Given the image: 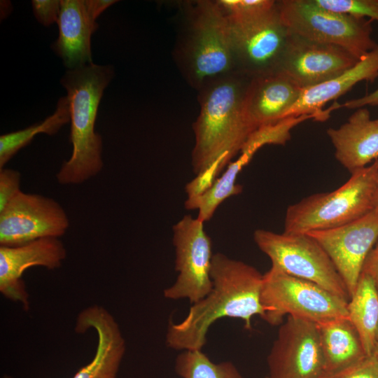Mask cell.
Returning a JSON list of instances; mask_svg holds the SVG:
<instances>
[{
	"label": "cell",
	"mask_w": 378,
	"mask_h": 378,
	"mask_svg": "<svg viewBox=\"0 0 378 378\" xmlns=\"http://www.w3.org/2000/svg\"><path fill=\"white\" fill-rule=\"evenodd\" d=\"M260 300L262 319L271 326H280L285 316L316 323L348 317L349 300L273 267L263 274Z\"/></svg>",
	"instance_id": "7"
},
{
	"label": "cell",
	"mask_w": 378,
	"mask_h": 378,
	"mask_svg": "<svg viewBox=\"0 0 378 378\" xmlns=\"http://www.w3.org/2000/svg\"><path fill=\"white\" fill-rule=\"evenodd\" d=\"M314 1L327 10L378 21V0H314Z\"/></svg>",
	"instance_id": "26"
},
{
	"label": "cell",
	"mask_w": 378,
	"mask_h": 378,
	"mask_svg": "<svg viewBox=\"0 0 378 378\" xmlns=\"http://www.w3.org/2000/svg\"><path fill=\"white\" fill-rule=\"evenodd\" d=\"M265 378H269L267 376Z\"/></svg>",
	"instance_id": "38"
},
{
	"label": "cell",
	"mask_w": 378,
	"mask_h": 378,
	"mask_svg": "<svg viewBox=\"0 0 378 378\" xmlns=\"http://www.w3.org/2000/svg\"><path fill=\"white\" fill-rule=\"evenodd\" d=\"M31 6L36 19L43 26L49 27L57 22L60 0H32Z\"/></svg>",
	"instance_id": "30"
},
{
	"label": "cell",
	"mask_w": 378,
	"mask_h": 378,
	"mask_svg": "<svg viewBox=\"0 0 378 378\" xmlns=\"http://www.w3.org/2000/svg\"><path fill=\"white\" fill-rule=\"evenodd\" d=\"M374 209L378 211V176L377 179L376 188L374 196Z\"/></svg>",
	"instance_id": "34"
},
{
	"label": "cell",
	"mask_w": 378,
	"mask_h": 378,
	"mask_svg": "<svg viewBox=\"0 0 378 378\" xmlns=\"http://www.w3.org/2000/svg\"><path fill=\"white\" fill-rule=\"evenodd\" d=\"M378 105V88L372 92L362 97L354 99L346 102L342 106L349 109H357L365 106Z\"/></svg>",
	"instance_id": "32"
},
{
	"label": "cell",
	"mask_w": 378,
	"mask_h": 378,
	"mask_svg": "<svg viewBox=\"0 0 378 378\" xmlns=\"http://www.w3.org/2000/svg\"><path fill=\"white\" fill-rule=\"evenodd\" d=\"M309 119L317 120L314 115H302L260 126L248 136L241 148L240 155L237 160L230 163V167L239 174L262 146L267 144L285 145L291 138V130Z\"/></svg>",
	"instance_id": "24"
},
{
	"label": "cell",
	"mask_w": 378,
	"mask_h": 378,
	"mask_svg": "<svg viewBox=\"0 0 378 378\" xmlns=\"http://www.w3.org/2000/svg\"><path fill=\"white\" fill-rule=\"evenodd\" d=\"M183 8L173 55L185 80L199 90L234 71L230 24L217 1H188Z\"/></svg>",
	"instance_id": "4"
},
{
	"label": "cell",
	"mask_w": 378,
	"mask_h": 378,
	"mask_svg": "<svg viewBox=\"0 0 378 378\" xmlns=\"http://www.w3.org/2000/svg\"><path fill=\"white\" fill-rule=\"evenodd\" d=\"M372 355L376 358L378 361V342L375 344Z\"/></svg>",
	"instance_id": "35"
},
{
	"label": "cell",
	"mask_w": 378,
	"mask_h": 378,
	"mask_svg": "<svg viewBox=\"0 0 378 378\" xmlns=\"http://www.w3.org/2000/svg\"><path fill=\"white\" fill-rule=\"evenodd\" d=\"M347 311L366 354L372 355L377 343L378 291L372 279L364 272H361L355 291L348 301Z\"/></svg>",
	"instance_id": "22"
},
{
	"label": "cell",
	"mask_w": 378,
	"mask_h": 378,
	"mask_svg": "<svg viewBox=\"0 0 378 378\" xmlns=\"http://www.w3.org/2000/svg\"><path fill=\"white\" fill-rule=\"evenodd\" d=\"M70 121V108L68 97H62L57 102L55 111L41 122L0 136V169L34 137L41 133L53 135Z\"/></svg>",
	"instance_id": "23"
},
{
	"label": "cell",
	"mask_w": 378,
	"mask_h": 378,
	"mask_svg": "<svg viewBox=\"0 0 378 378\" xmlns=\"http://www.w3.org/2000/svg\"><path fill=\"white\" fill-rule=\"evenodd\" d=\"M251 78L233 71L197 90L200 111L192 126L195 146L192 166L205 187L214 184L256 129L244 110Z\"/></svg>",
	"instance_id": "1"
},
{
	"label": "cell",
	"mask_w": 378,
	"mask_h": 378,
	"mask_svg": "<svg viewBox=\"0 0 378 378\" xmlns=\"http://www.w3.org/2000/svg\"><path fill=\"white\" fill-rule=\"evenodd\" d=\"M69 220L52 198L20 191L0 211V245L16 246L44 237L64 235Z\"/></svg>",
	"instance_id": "11"
},
{
	"label": "cell",
	"mask_w": 378,
	"mask_h": 378,
	"mask_svg": "<svg viewBox=\"0 0 378 378\" xmlns=\"http://www.w3.org/2000/svg\"><path fill=\"white\" fill-rule=\"evenodd\" d=\"M269 378H321L324 362L316 323L288 316L267 358Z\"/></svg>",
	"instance_id": "12"
},
{
	"label": "cell",
	"mask_w": 378,
	"mask_h": 378,
	"mask_svg": "<svg viewBox=\"0 0 378 378\" xmlns=\"http://www.w3.org/2000/svg\"><path fill=\"white\" fill-rule=\"evenodd\" d=\"M2 378H12V377L8 375H4Z\"/></svg>",
	"instance_id": "37"
},
{
	"label": "cell",
	"mask_w": 378,
	"mask_h": 378,
	"mask_svg": "<svg viewBox=\"0 0 378 378\" xmlns=\"http://www.w3.org/2000/svg\"><path fill=\"white\" fill-rule=\"evenodd\" d=\"M66 256V248L57 237L41 238L16 246H0L1 293L28 309L29 294L22 279L24 272L34 266L59 268Z\"/></svg>",
	"instance_id": "15"
},
{
	"label": "cell",
	"mask_w": 378,
	"mask_h": 378,
	"mask_svg": "<svg viewBox=\"0 0 378 378\" xmlns=\"http://www.w3.org/2000/svg\"><path fill=\"white\" fill-rule=\"evenodd\" d=\"M378 159L351 173L337 189L307 197L290 205L286 212V234H307L337 227L356 220L374 209Z\"/></svg>",
	"instance_id": "5"
},
{
	"label": "cell",
	"mask_w": 378,
	"mask_h": 378,
	"mask_svg": "<svg viewBox=\"0 0 378 378\" xmlns=\"http://www.w3.org/2000/svg\"><path fill=\"white\" fill-rule=\"evenodd\" d=\"M253 239L272 266L349 300L346 285L321 246L308 234L276 233L258 229Z\"/></svg>",
	"instance_id": "9"
},
{
	"label": "cell",
	"mask_w": 378,
	"mask_h": 378,
	"mask_svg": "<svg viewBox=\"0 0 378 378\" xmlns=\"http://www.w3.org/2000/svg\"><path fill=\"white\" fill-rule=\"evenodd\" d=\"M321 378H378V361L373 355L338 372Z\"/></svg>",
	"instance_id": "28"
},
{
	"label": "cell",
	"mask_w": 378,
	"mask_h": 378,
	"mask_svg": "<svg viewBox=\"0 0 378 378\" xmlns=\"http://www.w3.org/2000/svg\"><path fill=\"white\" fill-rule=\"evenodd\" d=\"M113 76L111 65L92 63L66 71L60 80L69 102L73 148L70 158L56 175L60 184L83 183L103 168L102 139L94 126L104 91Z\"/></svg>",
	"instance_id": "3"
},
{
	"label": "cell",
	"mask_w": 378,
	"mask_h": 378,
	"mask_svg": "<svg viewBox=\"0 0 378 378\" xmlns=\"http://www.w3.org/2000/svg\"><path fill=\"white\" fill-rule=\"evenodd\" d=\"M290 33L316 42L341 47L360 60L378 46L372 20L327 10L314 0L276 1Z\"/></svg>",
	"instance_id": "6"
},
{
	"label": "cell",
	"mask_w": 378,
	"mask_h": 378,
	"mask_svg": "<svg viewBox=\"0 0 378 378\" xmlns=\"http://www.w3.org/2000/svg\"><path fill=\"white\" fill-rule=\"evenodd\" d=\"M211 276L212 288L192 304L179 323L170 321L166 333L168 347L178 350H202L211 326L223 318L241 319L244 328L252 330V318L264 315L260 295L262 274L254 267L223 253L214 254Z\"/></svg>",
	"instance_id": "2"
},
{
	"label": "cell",
	"mask_w": 378,
	"mask_h": 378,
	"mask_svg": "<svg viewBox=\"0 0 378 378\" xmlns=\"http://www.w3.org/2000/svg\"><path fill=\"white\" fill-rule=\"evenodd\" d=\"M326 133L335 158L351 174L378 159V118L371 119L367 108H357L345 123Z\"/></svg>",
	"instance_id": "19"
},
{
	"label": "cell",
	"mask_w": 378,
	"mask_h": 378,
	"mask_svg": "<svg viewBox=\"0 0 378 378\" xmlns=\"http://www.w3.org/2000/svg\"><path fill=\"white\" fill-rule=\"evenodd\" d=\"M218 4L228 19L248 16L273 7V0H218Z\"/></svg>",
	"instance_id": "27"
},
{
	"label": "cell",
	"mask_w": 378,
	"mask_h": 378,
	"mask_svg": "<svg viewBox=\"0 0 378 378\" xmlns=\"http://www.w3.org/2000/svg\"><path fill=\"white\" fill-rule=\"evenodd\" d=\"M227 20L234 71L251 78L277 72L290 31L276 1L267 10Z\"/></svg>",
	"instance_id": "8"
},
{
	"label": "cell",
	"mask_w": 378,
	"mask_h": 378,
	"mask_svg": "<svg viewBox=\"0 0 378 378\" xmlns=\"http://www.w3.org/2000/svg\"><path fill=\"white\" fill-rule=\"evenodd\" d=\"M302 90L279 72L252 78L244 103L246 118L256 129L284 119Z\"/></svg>",
	"instance_id": "20"
},
{
	"label": "cell",
	"mask_w": 378,
	"mask_h": 378,
	"mask_svg": "<svg viewBox=\"0 0 378 378\" xmlns=\"http://www.w3.org/2000/svg\"><path fill=\"white\" fill-rule=\"evenodd\" d=\"M362 272L372 279L378 291V241L367 256Z\"/></svg>",
	"instance_id": "31"
},
{
	"label": "cell",
	"mask_w": 378,
	"mask_h": 378,
	"mask_svg": "<svg viewBox=\"0 0 378 378\" xmlns=\"http://www.w3.org/2000/svg\"><path fill=\"white\" fill-rule=\"evenodd\" d=\"M197 217L186 215L173 226L175 282L164 290L167 299H187L192 304L212 288V242Z\"/></svg>",
	"instance_id": "10"
},
{
	"label": "cell",
	"mask_w": 378,
	"mask_h": 378,
	"mask_svg": "<svg viewBox=\"0 0 378 378\" xmlns=\"http://www.w3.org/2000/svg\"><path fill=\"white\" fill-rule=\"evenodd\" d=\"M59 35L51 45L64 65L72 70L93 63L91 37L99 27L86 0H60Z\"/></svg>",
	"instance_id": "17"
},
{
	"label": "cell",
	"mask_w": 378,
	"mask_h": 378,
	"mask_svg": "<svg viewBox=\"0 0 378 378\" xmlns=\"http://www.w3.org/2000/svg\"><path fill=\"white\" fill-rule=\"evenodd\" d=\"M175 371L181 378H244L232 362L214 363L202 350L183 351Z\"/></svg>",
	"instance_id": "25"
},
{
	"label": "cell",
	"mask_w": 378,
	"mask_h": 378,
	"mask_svg": "<svg viewBox=\"0 0 378 378\" xmlns=\"http://www.w3.org/2000/svg\"><path fill=\"white\" fill-rule=\"evenodd\" d=\"M114 0H86L88 9L95 19L109 6L116 3Z\"/></svg>",
	"instance_id": "33"
},
{
	"label": "cell",
	"mask_w": 378,
	"mask_h": 378,
	"mask_svg": "<svg viewBox=\"0 0 378 378\" xmlns=\"http://www.w3.org/2000/svg\"><path fill=\"white\" fill-rule=\"evenodd\" d=\"M376 340H377V342H378V327H377V330Z\"/></svg>",
	"instance_id": "36"
},
{
	"label": "cell",
	"mask_w": 378,
	"mask_h": 378,
	"mask_svg": "<svg viewBox=\"0 0 378 378\" xmlns=\"http://www.w3.org/2000/svg\"><path fill=\"white\" fill-rule=\"evenodd\" d=\"M324 374L338 372L368 356L359 334L348 317L316 323ZM323 374V375H324Z\"/></svg>",
	"instance_id": "21"
},
{
	"label": "cell",
	"mask_w": 378,
	"mask_h": 378,
	"mask_svg": "<svg viewBox=\"0 0 378 378\" xmlns=\"http://www.w3.org/2000/svg\"><path fill=\"white\" fill-rule=\"evenodd\" d=\"M358 61L341 47L290 33L277 72L304 90L340 75Z\"/></svg>",
	"instance_id": "14"
},
{
	"label": "cell",
	"mask_w": 378,
	"mask_h": 378,
	"mask_svg": "<svg viewBox=\"0 0 378 378\" xmlns=\"http://www.w3.org/2000/svg\"><path fill=\"white\" fill-rule=\"evenodd\" d=\"M378 77V46L354 66L340 75L317 85L302 90L295 104L288 110L285 118L302 115H314L317 121H325L330 112L342 105L335 102L323 110L328 102L346 93L356 84L365 80L373 82Z\"/></svg>",
	"instance_id": "18"
},
{
	"label": "cell",
	"mask_w": 378,
	"mask_h": 378,
	"mask_svg": "<svg viewBox=\"0 0 378 378\" xmlns=\"http://www.w3.org/2000/svg\"><path fill=\"white\" fill-rule=\"evenodd\" d=\"M90 329L97 333L94 356L72 378H116L126 349L118 323L106 309L94 305L78 314L75 327V331L79 333Z\"/></svg>",
	"instance_id": "16"
},
{
	"label": "cell",
	"mask_w": 378,
	"mask_h": 378,
	"mask_svg": "<svg viewBox=\"0 0 378 378\" xmlns=\"http://www.w3.org/2000/svg\"><path fill=\"white\" fill-rule=\"evenodd\" d=\"M307 234L327 253L351 298L365 260L378 241V211L373 209L363 217L337 227Z\"/></svg>",
	"instance_id": "13"
},
{
	"label": "cell",
	"mask_w": 378,
	"mask_h": 378,
	"mask_svg": "<svg viewBox=\"0 0 378 378\" xmlns=\"http://www.w3.org/2000/svg\"><path fill=\"white\" fill-rule=\"evenodd\" d=\"M20 173L11 169H0V211H1L20 190Z\"/></svg>",
	"instance_id": "29"
}]
</instances>
